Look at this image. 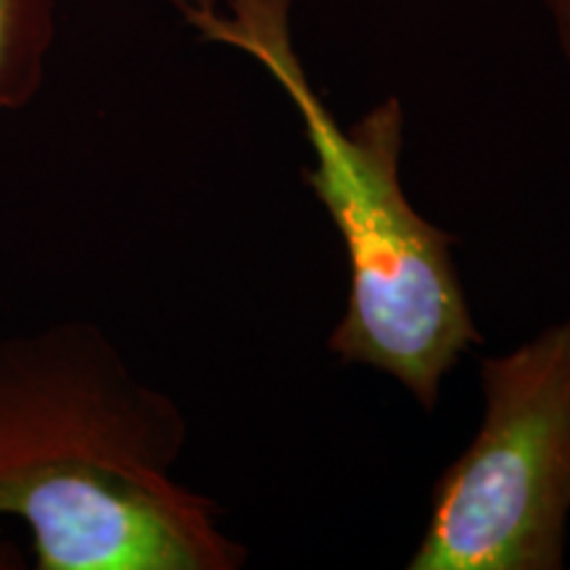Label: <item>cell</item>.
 Returning a JSON list of instances; mask_svg holds the SVG:
<instances>
[{
	"instance_id": "cell-2",
	"label": "cell",
	"mask_w": 570,
	"mask_h": 570,
	"mask_svg": "<svg viewBox=\"0 0 570 570\" xmlns=\"http://www.w3.org/2000/svg\"><path fill=\"white\" fill-rule=\"evenodd\" d=\"M198 40L259 63L302 122L309 167L302 180L344 246L348 294L327 352L402 386L425 412L446 375L483 344L454 248L402 185L404 109L383 98L344 127L320 96L294 42L291 0H169Z\"/></svg>"
},
{
	"instance_id": "cell-6",
	"label": "cell",
	"mask_w": 570,
	"mask_h": 570,
	"mask_svg": "<svg viewBox=\"0 0 570 570\" xmlns=\"http://www.w3.org/2000/svg\"><path fill=\"white\" fill-rule=\"evenodd\" d=\"M17 568H24V560H21V554L17 547L6 544V541H0V570H17Z\"/></svg>"
},
{
	"instance_id": "cell-4",
	"label": "cell",
	"mask_w": 570,
	"mask_h": 570,
	"mask_svg": "<svg viewBox=\"0 0 570 570\" xmlns=\"http://www.w3.org/2000/svg\"><path fill=\"white\" fill-rule=\"evenodd\" d=\"M53 40V0H0V119L40 96Z\"/></svg>"
},
{
	"instance_id": "cell-3",
	"label": "cell",
	"mask_w": 570,
	"mask_h": 570,
	"mask_svg": "<svg viewBox=\"0 0 570 570\" xmlns=\"http://www.w3.org/2000/svg\"><path fill=\"white\" fill-rule=\"evenodd\" d=\"M479 431L433 483L410 570H562L570 520V317L481 362Z\"/></svg>"
},
{
	"instance_id": "cell-5",
	"label": "cell",
	"mask_w": 570,
	"mask_h": 570,
	"mask_svg": "<svg viewBox=\"0 0 570 570\" xmlns=\"http://www.w3.org/2000/svg\"><path fill=\"white\" fill-rule=\"evenodd\" d=\"M544 9L550 13L554 40H558L562 63H566L570 82V0H544Z\"/></svg>"
},
{
	"instance_id": "cell-1",
	"label": "cell",
	"mask_w": 570,
	"mask_h": 570,
	"mask_svg": "<svg viewBox=\"0 0 570 570\" xmlns=\"http://www.w3.org/2000/svg\"><path fill=\"white\" fill-rule=\"evenodd\" d=\"M188 420L90 320L0 338V520L40 570H238L212 497L177 481Z\"/></svg>"
}]
</instances>
